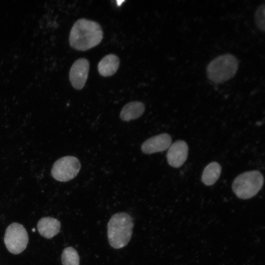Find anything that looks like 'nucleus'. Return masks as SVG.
I'll list each match as a JSON object with an SVG mask.
<instances>
[{
  "label": "nucleus",
  "instance_id": "nucleus-1",
  "mask_svg": "<svg viewBox=\"0 0 265 265\" xmlns=\"http://www.w3.org/2000/svg\"><path fill=\"white\" fill-rule=\"evenodd\" d=\"M103 36V29L98 23L81 18L78 19L72 27L69 42L72 48L85 51L98 45Z\"/></svg>",
  "mask_w": 265,
  "mask_h": 265
},
{
  "label": "nucleus",
  "instance_id": "nucleus-2",
  "mask_svg": "<svg viewBox=\"0 0 265 265\" xmlns=\"http://www.w3.org/2000/svg\"><path fill=\"white\" fill-rule=\"evenodd\" d=\"M133 222L132 217L126 212L113 214L107 224V238L110 245L115 249L125 247L130 240Z\"/></svg>",
  "mask_w": 265,
  "mask_h": 265
},
{
  "label": "nucleus",
  "instance_id": "nucleus-3",
  "mask_svg": "<svg viewBox=\"0 0 265 265\" xmlns=\"http://www.w3.org/2000/svg\"><path fill=\"white\" fill-rule=\"evenodd\" d=\"M238 67V60L234 55L230 53L220 55L208 64L207 76L209 80L215 83H222L235 76Z\"/></svg>",
  "mask_w": 265,
  "mask_h": 265
},
{
  "label": "nucleus",
  "instance_id": "nucleus-4",
  "mask_svg": "<svg viewBox=\"0 0 265 265\" xmlns=\"http://www.w3.org/2000/svg\"><path fill=\"white\" fill-rule=\"evenodd\" d=\"M264 182V177L260 171H249L240 174L235 179L232 189L239 198L248 199L258 193Z\"/></svg>",
  "mask_w": 265,
  "mask_h": 265
},
{
  "label": "nucleus",
  "instance_id": "nucleus-5",
  "mask_svg": "<svg viewBox=\"0 0 265 265\" xmlns=\"http://www.w3.org/2000/svg\"><path fill=\"white\" fill-rule=\"evenodd\" d=\"M28 236L25 227L18 223L10 224L5 231L4 242L7 250L11 253L18 254L26 248Z\"/></svg>",
  "mask_w": 265,
  "mask_h": 265
},
{
  "label": "nucleus",
  "instance_id": "nucleus-6",
  "mask_svg": "<svg viewBox=\"0 0 265 265\" xmlns=\"http://www.w3.org/2000/svg\"><path fill=\"white\" fill-rule=\"evenodd\" d=\"M81 167L78 158L74 156H65L57 160L51 170L53 178L57 181L65 182L74 179Z\"/></svg>",
  "mask_w": 265,
  "mask_h": 265
},
{
  "label": "nucleus",
  "instance_id": "nucleus-7",
  "mask_svg": "<svg viewBox=\"0 0 265 265\" xmlns=\"http://www.w3.org/2000/svg\"><path fill=\"white\" fill-rule=\"evenodd\" d=\"M90 63L84 58L76 60L72 64L69 72V80L72 86L77 90L81 89L88 78Z\"/></svg>",
  "mask_w": 265,
  "mask_h": 265
},
{
  "label": "nucleus",
  "instance_id": "nucleus-8",
  "mask_svg": "<svg viewBox=\"0 0 265 265\" xmlns=\"http://www.w3.org/2000/svg\"><path fill=\"white\" fill-rule=\"evenodd\" d=\"M188 152V147L185 141H175L168 148L166 155L168 164L175 168L181 167L187 159Z\"/></svg>",
  "mask_w": 265,
  "mask_h": 265
},
{
  "label": "nucleus",
  "instance_id": "nucleus-9",
  "mask_svg": "<svg viewBox=\"0 0 265 265\" xmlns=\"http://www.w3.org/2000/svg\"><path fill=\"white\" fill-rule=\"evenodd\" d=\"M172 138L169 134L160 133L146 140L141 146L142 152L146 154L160 152L168 149L171 144Z\"/></svg>",
  "mask_w": 265,
  "mask_h": 265
},
{
  "label": "nucleus",
  "instance_id": "nucleus-10",
  "mask_svg": "<svg viewBox=\"0 0 265 265\" xmlns=\"http://www.w3.org/2000/svg\"><path fill=\"white\" fill-rule=\"evenodd\" d=\"M61 224L57 219L51 217L41 218L37 223L39 234L46 238H51L60 231Z\"/></svg>",
  "mask_w": 265,
  "mask_h": 265
},
{
  "label": "nucleus",
  "instance_id": "nucleus-11",
  "mask_svg": "<svg viewBox=\"0 0 265 265\" xmlns=\"http://www.w3.org/2000/svg\"><path fill=\"white\" fill-rule=\"evenodd\" d=\"M120 59L118 56L110 53L105 55L98 64V71L100 75L104 77L113 75L118 70Z\"/></svg>",
  "mask_w": 265,
  "mask_h": 265
},
{
  "label": "nucleus",
  "instance_id": "nucleus-12",
  "mask_svg": "<svg viewBox=\"0 0 265 265\" xmlns=\"http://www.w3.org/2000/svg\"><path fill=\"white\" fill-rule=\"evenodd\" d=\"M144 104L139 101H132L126 104L122 108L120 118L124 121H130L141 117L145 111Z\"/></svg>",
  "mask_w": 265,
  "mask_h": 265
},
{
  "label": "nucleus",
  "instance_id": "nucleus-13",
  "mask_svg": "<svg viewBox=\"0 0 265 265\" xmlns=\"http://www.w3.org/2000/svg\"><path fill=\"white\" fill-rule=\"evenodd\" d=\"M221 167L215 161L208 164L204 168L201 177L202 182L206 186L213 185L219 179Z\"/></svg>",
  "mask_w": 265,
  "mask_h": 265
},
{
  "label": "nucleus",
  "instance_id": "nucleus-14",
  "mask_svg": "<svg viewBox=\"0 0 265 265\" xmlns=\"http://www.w3.org/2000/svg\"><path fill=\"white\" fill-rule=\"evenodd\" d=\"M63 265H80V257L77 251L72 247L65 248L61 255Z\"/></svg>",
  "mask_w": 265,
  "mask_h": 265
},
{
  "label": "nucleus",
  "instance_id": "nucleus-15",
  "mask_svg": "<svg viewBox=\"0 0 265 265\" xmlns=\"http://www.w3.org/2000/svg\"><path fill=\"white\" fill-rule=\"evenodd\" d=\"M255 22L257 26L262 31L265 30V4L261 5L255 13Z\"/></svg>",
  "mask_w": 265,
  "mask_h": 265
}]
</instances>
